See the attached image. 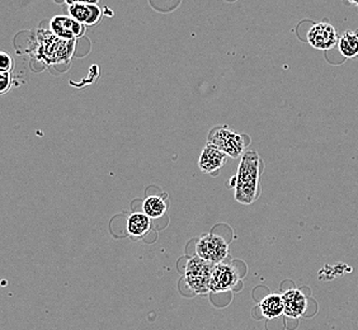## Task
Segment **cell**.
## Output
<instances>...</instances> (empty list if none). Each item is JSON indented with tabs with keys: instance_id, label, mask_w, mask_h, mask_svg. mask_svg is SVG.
Returning a JSON list of instances; mask_svg holds the SVG:
<instances>
[{
	"instance_id": "cell-1",
	"label": "cell",
	"mask_w": 358,
	"mask_h": 330,
	"mask_svg": "<svg viewBox=\"0 0 358 330\" xmlns=\"http://www.w3.org/2000/svg\"><path fill=\"white\" fill-rule=\"evenodd\" d=\"M262 159L253 150L244 152L238 166L236 175L230 183L234 189V199L241 205H252L259 196Z\"/></svg>"
},
{
	"instance_id": "cell-2",
	"label": "cell",
	"mask_w": 358,
	"mask_h": 330,
	"mask_svg": "<svg viewBox=\"0 0 358 330\" xmlns=\"http://www.w3.org/2000/svg\"><path fill=\"white\" fill-rule=\"evenodd\" d=\"M76 40L68 41L54 35L48 29H38L36 34V46L32 51L38 62L54 66L69 62L76 51Z\"/></svg>"
},
{
	"instance_id": "cell-3",
	"label": "cell",
	"mask_w": 358,
	"mask_h": 330,
	"mask_svg": "<svg viewBox=\"0 0 358 330\" xmlns=\"http://www.w3.org/2000/svg\"><path fill=\"white\" fill-rule=\"evenodd\" d=\"M214 266L194 255L189 258L185 268V282L196 295H206L210 292V283Z\"/></svg>"
},
{
	"instance_id": "cell-4",
	"label": "cell",
	"mask_w": 358,
	"mask_h": 330,
	"mask_svg": "<svg viewBox=\"0 0 358 330\" xmlns=\"http://www.w3.org/2000/svg\"><path fill=\"white\" fill-rule=\"evenodd\" d=\"M208 144L214 145L219 150L227 154L229 158H241L244 155V138L236 131L227 126L216 127L208 136Z\"/></svg>"
},
{
	"instance_id": "cell-5",
	"label": "cell",
	"mask_w": 358,
	"mask_h": 330,
	"mask_svg": "<svg viewBox=\"0 0 358 330\" xmlns=\"http://www.w3.org/2000/svg\"><path fill=\"white\" fill-rule=\"evenodd\" d=\"M196 254L201 259L216 266L224 263L229 257V244L220 235H202L196 243Z\"/></svg>"
},
{
	"instance_id": "cell-6",
	"label": "cell",
	"mask_w": 358,
	"mask_h": 330,
	"mask_svg": "<svg viewBox=\"0 0 358 330\" xmlns=\"http://www.w3.org/2000/svg\"><path fill=\"white\" fill-rule=\"evenodd\" d=\"M239 281H241V275L231 263L224 261L220 264H216L213 269L210 292L220 294V292L231 291L234 289Z\"/></svg>"
},
{
	"instance_id": "cell-7",
	"label": "cell",
	"mask_w": 358,
	"mask_h": 330,
	"mask_svg": "<svg viewBox=\"0 0 358 330\" xmlns=\"http://www.w3.org/2000/svg\"><path fill=\"white\" fill-rule=\"evenodd\" d=\"M337 29L328 22H319L308 31V43L320 51L331 50L339 42Z\"/></svg>"
},
{
	"instance_id": "cell-8",
	"label": "cell",
	"mask_w": 358,
	"mask_h": 330,
	"mask_svg": "<svg viewBox=\"0 0 358 330\" xmlns=\"http://www.w3.org/2000/svg\"><path fill=\"white\" fill-rule=\"evenodd\" d=\"M50 31L62 40L73 41L85 35L87 26L73 20L70 15H55L50 21Z\"/></svg>"
},
{
	"instance_id": "cell-9",
	"label": "cell",
	"mask_w": 358,
	"mask_h": 330,
	"mask_svg": "<svg viewBox=\"0 0 358 330\" xmlns=\"http://www.w3.org/2000/svg\"><path fill=\"white\" fill-rule=\"evenodd\" d=\"M68 13L73 20L82 23L84 26H94L101 21L103 10L98 6V3L69 1Z\"/></svg>"
},
{
	"instance_id": "cell-10",
	"label": "cell",
	"mask_w": 358,
	"mask_h": 330,
	"mask_svg": "<svg viewBox=\"0 0 358 330\" xmlns=\"http://www.w3.org/2000/svg\"><path fill=\"white\" fill-rule=\"evenodd\" d=\"M227 154L219 150L214 145L208 144L203 148L199 159V168L205 174H214L220 171L227 162Z\"/></svg>"
},
{
	"instance_id": "cell-11",
	"label": "cell",
	"mask_w": 358,
	"mask_h": 330,
	"mask_svg": "<svg viewBox=\"0 0 358 330\" xmlns=\"http://www.w3.org/2000/svg\"><path fill=\"white\" fill-rule=\"evenodd\" d=\"M285 315L289 319H299L303 317L308 308L306 296L299 289H289L282 294Z\"/></svg>"
},
{
	"instance_id": "cell-12",
	"label": "cell",
	"mask_w": 358,
	"mask_h": 330,
	"mask_svg": "<svg viewBox=\"0 0 358 330\" xmlns=\"http://www.w3.org/2000/svg\"><path fill=\"white\" fill-rule=\"evenodd\" d=\"M152 229V219H149L143 211L132 213L126 221V230L131 239H141Z\"/></svg>"
},
{
	"instance_id": "cell-13",
	"label": "cell",
	"mask_w": 358,
	"mask_h": 330,
	"mask_svg": "<svg viewBox=\"0 0 358 330\" xmlns=\"http://www.w3.org/2000/svg\"><path fill=\"white\" fill-rule=\"evenodd\" d=\"M169 207L168 196L164 194H152L145 199L143 202V213L152 220L160 219L166 215Z\"/></svg>"
},
{
	"instance_id": "cell-14",
	"label": "cell",
	"mask_w": 358,
	"mask_h": 330,
	"mask_svg": "<svg viewBox=\"0 0 358 330\" xmlns=\"http://www.w3.org/2000/svg\"><path fill=\"white\" fill-rule=\"evenodd\" d=\"M258 306L261 309L263 317L268 319V320L285 315L282 295L269 294L266 297H263Z\"/></svg>"
},
{
	"instance_id": "cell-15",
	"label": "cell",
	"mask_w": 358,
	"mask_h": 330,
	"mask_svg": "<svg viewBox=\"0 0 358 330\" xmlns=\"http://www.w3.org/2000/svg\"><path fill=\"white\" fill-rule=\"evenodd\" d=\"M338 48L341 55L345 59H355L358 56V32L347 31L341 36L338 42Z\"/></svg>"
},
{
	"instance_id": "cell-16",
	"label": "cell",
	"mask_w": 358,
	"mask_h": 330,
	"mask_svg": "<svg viewBox=\"0 0 358 330\" xmlns=\"http://www.w3.org/2000/svg\"><path fill=\"white\" fill-rule=\"evenodd\" d=\"M14 82H15V79H14L13 73L0 70V94H6L12 89L15 85Z\"/></svg>"
},
{
	"instance_id": "cell-17",
	"label": "cell",
	"mask_w": 358,
	"mask_h": 330,
	"mask_svg": "<svg viewBox=\"0 0 358 330\" xmlns=\"http://www.w3.org/2000/svg\"><path fill=\"white\" fill-rule=\"evenodd\" d=\"M14 62L10 55H8L6 51L0 52V70L1 71H8L13 73Z\"/></svg>"
},
{
	"instance_id": "cell-18",
	"label": "cell",
	"mask_w": 358,
	"mask_h": 330,
	"mask_svg": "<svg viewBox=\"0 0 358 330\" xmlns=\"http://www.w3.org/2000/svg\"><path fill=\"white\" fill-rule=\"evenodd\" d=\"M350 4L355 6V7H358V3H355V1H350Z\"/></svg>"
}]
</instances>
